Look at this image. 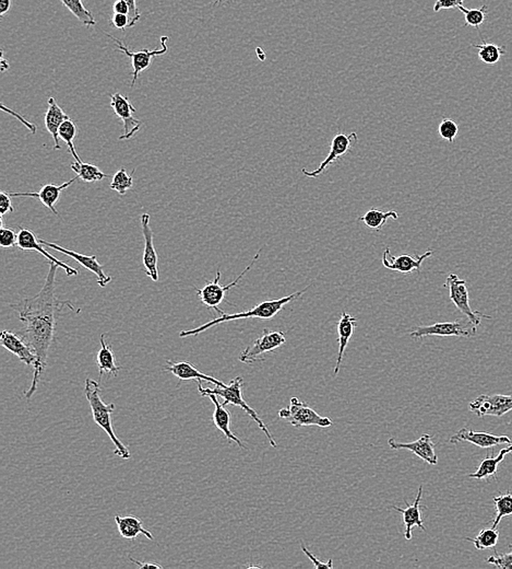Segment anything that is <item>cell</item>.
I'll return each mask as SVG.
<instances>
[{
  "mask_svg": "<svg viewBox=\"0 0 512 569\" xmlns=\"http://www.w3.org/2000/svg\"><path fill=\"white\" fill-rule=\"evenodd\" d=\"M59 267L57 264L49 262V270L45 280L44 286L36 296L23 299L10 307L18 313L19 320L23 323L21 337L36 353L38 364L34 367L32 384L24 392L26 399H31L36 394L38 382L41 381L43 372L47 365L49 349L54 339L56 319L65 307L75 310L69 300H61L56 294V275Z\"/></svg>",
  "mask_w": 512,
  "mask_h": 569,
  "instance_id": "cell-1",
  "label": "cell"
},
{
  "mask_svg": "<svg viewBox=\"0 0 512 569\" xmlns=\"http://www.w3.org/2000/svg\"><path fill=\"white\" fill-rule=\"evenodd\" d=\"M308 288L309 287H306L305 289L301 290V292H294V294L283 297V298L274 299V300H266V302H260L257 306L251 308V310L233 313V314H229V313L224 312L223 314H221L219 318L213 319L212 321H209V322L204 323V324H202L200 327H196V329L180 332L179 337L184 339V337L199 335L204 333V332H206L207 329H211V327H216V325L222 324V323L224 322H229V321L241 320V319H262V320H269V319L274 318L286 304L302 297L303 294L308 290Z\"/></svg>",
  "mask_w": 512,
  "mask_h": 569,
  "instance_id": "cell-2",
  "label": "cell"
},
{
  "mask_svg": "<svg viewBox=\"0 0 512 569\" xmlns=\"http://www.w3.org/2000/svg\"><path fill=\"white\" fill-rule=\"evenodd\" d=\"M85 394L91 407L92 416L96 425L100 426L114 445V453L122 459L129 460L131 458L128 448L120 441L113 429L112 414L116 409L115 403H105L101 398L100 384L92 379H85Z\"/></svg>",
  "mask_w": 512,
  "mask_h": 569,
  "instance_id": "cell-3",
  "label": "cell"
},
{
  "mask_svg": "<svg viewBox=\"0 0 512 569\" xmlns=\"http://www.w3.org/2000/svg\"><path fill=\"white\" fill-rule=\"evenodd\" d=\"M197 384H198V390H199L200 395L204 396V398L207 394H214L219 396V398L223 399V404H224L225 406L229 404H232L235 405V406L241 407L246 414L249 415L251 419L256 421V424L259 426V429L263 431L264 435L267 436V439L269 440L271 447H278L273 436L271 435L269 429H268L267 425L260 419L259 415L257 414L255 409H251V407L247 404V402L244 400V379L241 378V376H236V378L233 379L232 381L229 382V384H227V386L226 384H225L224 386H216V388L213 389L202 388V381H200V380H197Z\"/></svg>",
  "mask_w": 512,
  "mask_h": 569,
  "instance_id": "cell-4",
  "label": "cell"
},
{
  "mask_svg": "<svg viewBox=\"0 0 512 569\" xmlns=\"http://www.w3.org/2000/svg\"><path fill=\"white\" fill-rule=\"evenodd\" d=\"M260 252H261V250H259V251L256 253L255 257H254L253 261L251 262V264H249V265L247 266V267H246L241 274H239V277H237L236 280H233L231 284H225V286H223V284H220L221 271L220 270H218V271H216V278H214L212 282H207L202 289H198V288H196V292L197 294H198V297H199L200 302H202L204 306H207V308L216 310V312H218L220 315L223 314L224 312H223V311L219 308V306H220V304L224 302L225 294H226V292H229L231 288L235 287L236 284H239V282H241V278H243L246 274L251 271V267H253V266L255 265L256 262L259 260Z\"/></svg>",
  "mask_w": 512,
  "mask_h": 569,
  "instance_id": "cell-5",
  "label": "cell"
},
{
  "mask_svg": "<svg viewBox=\"0 0 512 569\" xmlns=\"http://www.w3.org/2000/svg\"><path fill=\"white\" fill-rule=\"evenodd\" d=\"M278 417L288 421L295 429L305 426H318L321 429H328L333 425L331 419L321 416L315 409L297 398L291 399L290 406L280 409Z\"/></svg>",
  "mask_w": 512,
  "mask_h": 569,
  "instance_id": "cell-6",
  "label": "cell"
},
{
  "mask_svg": "<svg viewBox=\"0 0 512 569\" xmlns=\"http://www.w3.org/2000/svg\"><path fill=\"white\" fill-rule=\"evenodd\" d=\"M444 287L449 290L450 300L456 307L459 311L464 313L466 318L470 321L471 324L474 327H479L482 322V319L491 320V317L485 315L480 311L472 310L470 306V297H469L468 287H466V280H461L456 274H450L448 276Z\"/></svg>",
  "mask_w": 512,
  "mask_h": 569,
  "instance_id": "cell-7",
  "label": "cell"
},
{
  "mask_svg": "<svg viewBox=\"0 0 512 569\" xmlns=\"http://www.w3.org/2000/svg\"><path fill=\"white\" fill-rule=\"evenodd\" d=\"M286 334L281 331H270L264 329L263 334L254 342L253 345L249 346L243 353L239 355V360L244 364H254L262 362L264 354L276 351L281 346L286 344Z\"/></svg>",
  "mask_w": 512,
  "mask_h": 569,
  "instance_id": "cell-8",
  "label": "cell"
},
{
  "mask_svg": "<svg viewBox=\"0 0 512 569\" xmlns=\"http://www.w3.org/2000/svg\"><path fill=\"white\" fill-rule=\"evenodd\" d=\"M477 329L472 324L466 325L460 321L454 322L435 323L432 325H419L409 333L412 339H423L426 337H472L476 334Z\"/></svg>",
  "mask_w": 512,
  "mask_h": 569,
  "instance_id": "cell-9",
  "label": "cell"
},
{
  "mask_svg": "<svg viewBox=\"0 0 512 569\" xmlns=\"http://www.w3.org/2000/svg\"><path fill=\"white\" fill-rule=\"evenodd\" d=\"M108 38L112 39L114 42L117 43V48L120 51V52L124 53L125 55L129 57L132 61V68H134V71H132V81H131V87H135L136 85L137 81H138L139 75L142 71H145L147 67L150 66L151 63H152V59L155 57L161 56V55L167 54V41H169V36H164L161 38V48H155V50L150 51L147 50V48H145V50L139 51V52H134V51L129 50L128 47L124 44V43L120 42V40L117 39L113 38L110 34H106Z\"/></svg>",
  "mask_w": 512,
  "mask_h": 569,
  "instance_id": "cell-10",
  "label": "cell"
},
{
  "mask_svg": "<svg viewBox=\"0 0 512 569\" xmlns=\"http://www.w3.org/2000/svg\"><path fill=\"white\" fill-rule=\"evenodd\" d=\"M469 409L479 417H501L512 411V395L482 394L469 404Z\"/></svg>",
  "mask_w": 512,
  "mask_h": 569,
  "instance_id": "cell-11",
  "label": "cell"
},
{
  "mask_svg": "<svg viewBox=\"0 0 512 569\" xmlns=\"http://www.w3.org/2000/svg\"><path fill=\"white\" fill-rule=\"evenodd\" d=\"M357 141L358 136L356 133H352L350 135H335L333 141H331L329 155L325 157V160L319 165V167L315 171H307L306 169H302L303 175L308 178H313V179L320 177L323 172L329 168L330 165H333L340 157L345 155L346 153L351 151Z\"/></svg>",
  "mask_w": 512,
  "mask_h": 569,
  "instance_id": "cell-12",
  "label": "cell"
},
{
  "mask_svg": "<svg viewBox=\"0 0 512 569\" xmlns=\"http://www.w3.org/2000/svg\"><path fill=\"white\" fill-rule=\"evenodd\" d=\"M110 106L115 114L124 123V132L122 136H120V140H128L132 138L141 128V121L134 116L136 108L130 103L128 98L120 93L110 96Z\"/></svg>",
  "mask_w": 512,
  "mask_h": 569,
  "instance_id": "cell-13",
  "label": "cell"
},
{
  "mask_svg": "<svg viewBox=\"0 0 512 569\" xmlns=\"http://www.w3.org/2000/svg\"><path fill=\"white\" fill-rule=\"evenodd\" d=\"M150 215H141V230H142L143 238H145V249H143V266L145 268V274L147 277L151 278L153 282L159 280V257H157V250L153 241L152 228L150 226Z\"/></svg>",
  "mask_w": 512,
  "mask_h": 569,
  "instance_id": "cell-14",
  "label": "cell"
},
{
  "mask_svg": "<svg viewBox=\"0 0 512 569\" xmlns=\"http://www.w3.org/2000/svg\"><path fill=\"white\" fill-rule=\"evenodd\" d=\"M38 241H40L41 245H45V247H49V249L55 250V251L57 252H61L63 255L73 257L75 262H78L80 265L83 266L85 270L92 272V273L96 276V280H98V284L100 287H106V286L112 282L113 278L110 277V276L106 275L105 272H104L103 265L98 263L96 255H82V253H78V252L73 251V250L66 249V247H63L61 245H55V243L42 240V239H38Z\"/></svg>",
  "mask_w": 512,
  "mask_h": 569,
  "instance_id": "cell-15",
  "label": "cell"
},
{
  "mask_svg": "<svg viewBox=\"0 0 512 569\" xmlns=\"http://www.w3.org/2000/svg\"><path fill=\"white\" fill-rule=\"evenodd\" d=\"M388 445L392 450H409V451L417 454L419 459L424 460L426 463L431 464V466H436L438 463V456L436 454L433 437L427 434L413 442H398L395 441V438H390L388 440Z\"/></svg>",
  "mask_w": 512,
  "mask_h": 569,
  "instance_id": "cell-16",
  "label": "cell"
},
{
  "mask_svg": "<svg viewBox=\"0 0 512 569\" xmlns=\"http://www.w3.org/2000/svg\"><path fill=\"white\" fill-rule=\"evenodd\" d=\"M16 247H20V249L23 250V251L38 252L41 255L46 257L51 263L57 264L59 267L63 268V271L67 274V276H77L78 274H79V272H78L75 268L68 265L67 262H61V260L57 259L54 255H49L48 252L41 245L36 233L31 231L30 229L20 227L19 232H18V243H16Z\"/></svg>",
  "mask_w": 512,
  "mask_h": 569,
  "instance_id": "cell-17",
  "label": "cell"
},
{
  "mask_svg": "<svg viewBox=\"0 0 512 569\" xmlns=\"http://www.w3.org/2000/svg\"><path fill=\"white\" fill-rule=\"evenodd\" d=\"M434 252L428 250L424 255L412 257L409 255H402L400 257L391 255L390 249L387 247L382 253V265L390 271L399 272L402 274H409L413 271H421L422 264L428 257L433 255Z\"/></svg>",
  "mask_w": 512,
  "mask_h": 569,
  "instance_id": "cell-18",
  "label": "cell"
},
{
  "mask_svg": "<svg viewBox=\"0 0 512 569\" xmlns=\"http://www.w3.org/2000/svg\"><path fill=\"white\" fill-rule=\"evenodd\" d=\"M0 344L10 353L19 358L26 366L36 367L38 364L36 353L21 335H16L11 331H3L0 334Z\"/></svg>",
  "mask_w": 512,
  "mask_h": 569,
  "instance_id": "cell-19",
  "label": "cell"
},
{
  "mask_svg": "<svg viewBox=\"0 0 512 569\" xmlns=\"http://www.w3.org/2000/svg\"><path fill=\"white\" fill-rule=\"evenodd\" d=\"M450 444L459 442H470L472 445L480 448H491L495 446L511 445L512 441L508 436H495L483 431H474L472 429H462L454 434L449 440Z\"/></svg>",
  "mask_w": 512,
  "mask_h": 569,
  "instance_id": "cell-20",
  "label": "cell"
},
{
  "mask_svg": "<svg viewBox=\"0 0 512 569\" xmlns=\"http://www.w3.org/2000/svg\"><path fill=\"white\" fill-rule=\"evenodd\" d=\"M79 178L75 177L73 179L69 180V181L65 182V183L61 184V185H56V184H46V185H43L42 188H41L40 191L36 192V193H9L11 198H36L42 202V204L44 206H46L53 214L56 215V216L59 217V212H57L56 210V203L58 202L59 198H61V193L63 191H65L66 188H69V186L73 185Z\"/></svg>",
  "mask_w": 512,
  "mask_h": 569,
  "instance_id": "cell-21",
  "label": "cell"
},
{
  "mask_svg": "<svg viewBox=\"0 0 512 569\" xmlns=\"http://www.w3.org/2000/svg\"><path fill=\"white\" fill-rule=\"evenodd\" d=\"M422 496H423V485L419 487V492H417V496L413 505H409L407 499H405L407 508L402 509L400 507H397V506H393L392 507L395 511H399L402 515L403 525L405 526L404 538L407 541L412 539V536H413L412 533H413L414 528H419L423 531L426 530L425 527H424L423 520H422Z\"/></svg>",
  "mask_w": 512,
  "mask_h": 569,
  "instance_id": "cell-22",
  "label": "cell"
},
{
  "mask_svg": "<svg viewBox=\"0 0 512 569\" xmlns=\"http://www.w3.org/2000/svg\"><path fill=\"white\" fill-rule=\"evenodd\" d=\"M167 365L169 366L164 369V371L171 372L172 374L177 376L179 380H184V381H186V380H200V381L212 384L213 386H225L224 382L220 381L216 376H209V374L199 371L198 368L190 364V362H174L172 360H169Z\"/></svg>",
  "mask_w": 512,
  "mask_h": 569,
  "instance_id": "cell-23",
  "label": "cell"
},
{
  "mask_svg": "<svg viewBox=\"0 0 512 569\" xmlns=\"http://www.w3.org/2000/svg\"><path fill=\"white\" fill-rule=\"evenodd\" d=\"M357 325V319L353 315L348 312H342L341 318L338 322V343H339V353H338L337 364L335 367V376H338L340 369H341V364L343 362L344 352H345L346 346L349 345L350 339L354 333V329Z\"/></svg>",
  "mask_w": 512,
  "mask_h": 569,
  "instance_id": "cell-24",
  "label": "cell"
},
{
  "mask_svg": "<svg viewBox=\"0 0 512 569\" xmlns=\"http://www.w3.org/2000/svg\"><path fill=\"white\" fill-rule=\"evenodd\" d=\"M204 398L210 399L213 404H214V412H213L212 419L213 423L216 426V429L224 434L225 438L231 440V441H234L236 445H239V447L244 449L245 445H244L241 439L231 431V413L225 409V405L223 404V403L219 402L218 399H216V395L207 394Z\"/></svg>",
  "mask_w": 512,
  "mask_h": 569,
  "instance_id": "cell-25",
  "label": "cell"
},
{
  "mask_svg": "<svg viewBox=\"0 0 512 569\" xmlns=\"http://www.w3.org/2000/svg\"><path fill=\"white\" fill-rule=\"evenodd\" d=\"M47 103H48V108H47L46 114H45V126H46V130H48L51 136L53 137V140L55 143V150H58V149H61V139H59L58 135L59 128H61V124L66 120H68L70 118H69L68 114H66L63 112V108L58 106L54 98H49Z\"/></svg>",
  "mask_w": 512,
  "mask_h": 569,
  "instance_id": "cell-26",
  "label": "cell"
},
{
  "mask_svg": "<svg viewBox=\"0 0 512 569\" xmlns=\"http://www.w3.org/2000/svg\"><path fill=\"white\" fill-rule=\"evenodd\" d=\"M115 523L117 525L118 531L120 535L125 539L134 540L138 538L140 534L145 535L147 539L153 541L155 536L152 535L149 530L143 527V523L136 516H115Z\"/></svg>",
  "mask_w": 512,
  "mask_h": 569,
  "instance_id": "cell-27",
  "label": "cell"
},
{
  "mask_svg": "<svg viewBox=\"0 0 512 569\" xmlns=\"http://www.w3.org/2000/svg\"><path fill=\"white\" fill-rule=\"evenodd\" d=\"M100 342H101V349H100L98 356H96V362H98L100 379H102L104 374H113L114 376H117L118 371L122 370V367H120V366H117V364H116V357H115L112 346L108 345L105 342V334L101 335Z\"/></svg>",
  "mask_w": 512,
  "mask_h": 569,
  "instance_id": "cell-28",
  "label": "cell"
},
{
  "mask_svg": "<svg viewBox=\"0 0 512 569\" xmlns=\"http://www.w3.org/2000/svg\"><path fill=\"white\" fill-rule=\"evenodd\" d=\"M510 452H511V450L508 447L505 448V449H501L496 456H489L486 459L483 460L476 472L470 474L469 478H475V480H491V478L496 476L499 464L503 461L505 456Z\"/></svg>",
  "mask_w": 512,
  "mask_h": 569,
  "instance_id": "cell-29",
  "label": "cell"
},
{
  "mask_svg": "<svg viewBox=\"0 0 512 569\" xmlns=\"http://www.w3.org/2000/svg\"><path fill=\"white\" fill-rule=\"evenodd\" d=\"M389 219L392 220H398L399 214L395 210H388V212H382L378 208H372L368 210L364 216L358 218V220L362 221L370 230L380 231L384 228L385 225Z\"/></svg>",
  "mask_w": 512,
  "mask_h": 569,
  "instance_id": "cell-30",
  "label": "cell"
},
{
  "mask_svg": "<svg viewBox=\"0 0 512 569\" xmlns=\"http://www.w3.org/2000/svg\"><path fill=\"white\" fill-rule=\"evenodd\" d=\"M71 170L75 172L77 177L81 179L85 183H93V182H100L105 178L110 177L105 175L104 172L98 169L96 165H91V163H75L70 165Z\"/></svg>",
  "mask_w": 512,
  "mask_h": 569,
  "instance_id": "cell-31",
  "label": "cell"
},
{
  "mask_svg": "<svg viewBox=\"0 0 512 569\" xmlns=\"http://www.w3.org/2000/svg\"><path fill=\"white\" fill-rule=\"evenodd\" d=\"M71 14L79 20L81 24H85L88 28H91L96 24L93 14L85 6L82 4L81 0H59Z\"/></svg>",
  "mask_w": 512,
  "mask_h": 569,
  "instance_id": "cell-32",
  "label": "cell"
},
{
  "mask_svg": "<svg viewBox=\"0 0 512 569\" xmlns=\"http://www.w3.org/2000/svg\"><path fill=\"white\" fill-rule=\"evenodd\" d=\"M473 47L479 50V57L485 64L495 65L498 63L506 53L505 46H498L493 43H486L483 41V44H473Z\"/></svg>",
  "mask_w": 512,
  "mask_h": 569,
  "instance_id": "cell-33",
  "label": "cell"
},
{
  "mask_svg": "<svg viewBox=\"0 0 512 569\" xmlns=\"http://www.w3.org/2000/svg\"><path fill=\"white\" fill-rule=\"evenodd\" d=\"M58 135L59 139L65 141V144L68 147L69 153L75 158V160L77 161V163H82L77 150H75V144H73L75 135H77V126H75V123H73L71 118L66 120L65 122L61 124Z\"/></svg>",
  "mask_w": 512,
  "mask_h": 569,
  "instance_id": "cell-34",
  "label": "cell"
},
{
  "mask_svg": "<svg viewBox=\"0 0 512 569\" xmlns=\"http://www.w3.org/2000/svg\"><path fill=\"white\" fill-rule=\"evenodd\" d=\"M468 541L472 542L475 548L479 550H487V548H495L498 543L499 531L497 528L484 529L477 534L476 538H466Z\"/></svg>",
  "mask_w": 512,
  "mask_h": 569,
  "instance_id": "cell-35",
  "label": "cell"
},
{
  "mask_svg": "<svg viewBox=\"0 0 512 569\" xmlns=\"http://www.w3.org/2000/svg\"><path fill=\"white\" fill-rule=\"evenodd\" d=\"M135 171H136V170H132V173L128 175L125 168L118 170V171L113 175V180L110 184V190L117 192L120 195H125L127 191L131 190L132 185H134V178H132V175H134Z\"/></svg>",
  "mask_w": 512,
  "mask_h": 569,
  "instance_id": "cell-36",
  "label": "cell"
},
{
  "mask_svg": "<svg viewBox=\"0 0 512 569\" xmlns=\"http://www.w3.org/2000/svg\"><path fill=\"white\" fill-rule=\"evenodd\" d=\"M493 503L496 507V517L493 521V528H497L503 518L509 517L512 515V494L510 492L506 494L499 495L493 497Z\"/></svg>",
  "mask_w": 512,
  "mask_h": 569,
  "instance_id": "cell-37",
  "label": "cell"
},
{
  "mask_svg": "<svg viewBox=\"0 0 512 569\" xmlns=\"http://www.w3.org/2000/svg\"><path fill=\"white\" fill-rule=\"evenodd\" d=\"M458 9L464 12L466 26H474V28H479L484 24L487 12H489V7L485 5L477 8V9H466L464 6H460Z\"/></svg>",
  "mask_w": 512,
  "mask_h": 569,
  "instance_id": "cell-38",
  "label": "cell"
},
{
  "mask_svg": "<svg viewBox=\"0 0 512 569\" xmlns=\"http://www.w3.org/2000/svg\"><path fill=\"white\" fill-rule=\"evenodd\" d=\"M438 133H439L440 137L444 139V140L454 143L459 133L458 125H456L454 121L450 120V118H444L439 124Z\"/></svg>",
  "mask_w": 512,
  "mask_h": 569,
  "instance_id": "cell-39",
  "label": "cell"
},
{
  "mask_svg": "<svg viewBox=\"0 0 512 569\" xmlns=\"http://www.w3.org/2000/svg\"><path fill=\"white\" fill-rule=\"evenodd\" d=\"M510 552L506 554H501V553H495V555L491 556L487 558V564L493 565L497 568L501 569H512V544L509 545Z\"/></svg>",
  "mask_w": 512,
  "mask_h": 569,
  "instance_id": "cell-40",
  "label": "cell"
},
{
  "mask_svg": "<svg viewBox=\"0 0 512 569\" xmlns=\"http://www.w3.org/2000/svg\"><path fill=\"white\" fill-rule=\"evenodd\" d=\"M16 243H18V233L6 227L0 229V247L9 249L16 247Z\"/></svg>",
  "mask_w": 512,
  "mask_h": 569,
  "instance_id": "cell-41",
  "label": "cell"
},
{
  "mask_svg": "<svg viewBox=\"0 0 512 569\" xmlns=\"http://www.w3.org/2000/svg\"><path fill=\"white\" fill-rule=\"evenodd\" d=\"M110 26L118 30H126L130 28V18L128 14H114L110 19Z\"/></svg>",
  "mask_w": 512,
  "mask_h": 569,
  "instance_id": "cell-42",
  "label": "cell"
},
{
  "mask_svg": "<svg viewBox=\"0 0 512 569\" xmlns=\"http://www.w3.org/2000/svg\"><path fill=\"white\" fill-rule=\"evenodd\" d=\"M14 206L11 204V196L7 192H0V216L14 212Z\"/></svg>",
  "mask_w": 512,
  "mask_h": 569,
  "instance_id": "cell-43",
  "label": "cell"
},
{
  "mask_svg": "<svg viewBox=\"0 0 512 569\" xmlns=\"http://www.w3.org/2000/svg\"><path fill=\"white\" fill-rule=\"evenodd\" d=\"M464 0H437L434 6V11L438 12L442 9H451L464 6Z\"/></svg>",
  "mask_w": 512,
  "mask_h": 569,
  "instance_id": "cell-44",
  "label": "cell"
},
{
  "mask_svg": "<svg viewBox=\"0 0 512 569\" xmlns=\"http://www.w3.org/2000/svg\"><path fill=\"white\" fill-rule=\"evenodd\" d=\"M302 550L303 552H304L305 555H306L307 558H310V560L313 562V567H315V568H333V560H330L328 563L320 562L318 558H315V556L311 554L310 550H309L308 548L304 545V543H302Z\"/></svg>",
  "mask_w": 512,
  "mask_h": 569,
  "instance_id": "cell-45",
  "label": "cell"
},
{
  "mask_svg": "<svg viewBox=\"0 0 512 569\" xmlns=\"http://www.w3.org/2000/svg\"><path fill=\"white\" fill-rule=\"evenodd\" d=\"M128 4L129 10V18H130V28L135 26V24H137V22L140 20V11L138 10V7H137V0H124Z\"/></svg>",
  "mask_w": 512,
  "mask_h": 569,
  "instance_id": "cell-46",
  "label": "cell"
},
{
  "mask_svg": "<svg viewBox=\"0 0 512 569\" xmlns=\"http://www.w3.org/2000/svg\"><path fill=\"white\" fill-rule=\"evenodd\" d=\"M113 11H114V14H128L129 16L130 10H129L128 4H127L126 1H124V0H117V1L114 4V6H113Z\"/></svg>",
  "mask_w": 512,
  "mask_h": 569,
  "instance_id": "cell-47",
  "label": "cell"
},
{
  "mask_svg": "<svg viewBox=\"0 0 512 569\" xmlns=\"http://www.w3.org/2000/svg\"><path fill=\"white\" fill-rule=\"evenodd\" d=\"M129 560H130L131 562L134 563V564H136L137 566H138L139 568H140V569L141 568H160V569L163 568V567H162L161 565L155 564V563L139 562V560H135L134 558H129Z\"/></svg>",
  "mask_w": 512,
  "mask_h": 569,
  "instance_id": "cell-48",
  "label": "cell"
},
{
  "mask_svg": "<svg viewBox=\"0 0 512 569\" xmlns=\"http://www.w3.org/2000/svg\"><path fill=\"white\" fill-rule=\"evenodd\" d=\"M11 7V0H0V17H4Z\"/></svg>",
  "mask_w": 512,
  "mask_h": 569,
  "instance_id": "cell-49",
  "label": "cell"
},
{
  "mask_svg": "<svg viewBox=\"0 0 512 569\" xmlns=\"http://www.w3.org/2000/svg\"><path fill=\"white\" fill-rule=\"evenodd\" d=\"M9 68V63H7V59L4 57V52H1V71H6Z\"/></svg>",
  "mask_w": 512,
  "mask_h": 569,
  "instance_id": "cell-50",
  "label": "cell"
},
{
  "mask_svg": "<svg viewBox=\"0 0 512 569\" xmlns=\"http://www.w3.org/2000/svg\"><path fill=\"white\" fill-rule=\"evenodd\" d=\"M222 0H216V3H214V6L218 5L219 3H221Z\"/></svg>",
  "mask_w": 512,
  "mask_h": 569,
  "instance_id": "cell-51",
  "label": "cell"
},
{
  "mask_svg": "<svg viewBox=\"0 0 512 569\" xmlns=\"http://www.w3.org/2000/svg\"><path fill=\"white\" fill-rule=\"evenodd\" d=\"M509 448H510V450H511V452H512V444H511V445H509Z\"/></svg>",
  "mask_w": 512,
  "mask_h": 569,
  "instance_id": "cell-52",
  "label": "cell"
}]
</instances>
